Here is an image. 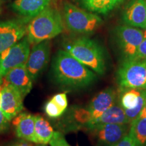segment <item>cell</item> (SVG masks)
Masks as SVG:
<instances>
[{
	"mask_svg": "<svg viewBox=\"0 0 146 146\" xmlns=\"http://www.w3.org/2000/svg\"><path fill=\"white\" fill-rule=\"evenodd\" d=\"M125 0H78L79 3L89 12L106 14L114 9Z\"/></svg>",
	"mask_w": 146,
	"mask_h": 146,
	"instance_id": "obj_20",
	"label": "cell"
},
{
	"mask_svg": "<svg viewBox=\"0 0 146 146\" xmlns=\"http://www.w3.org/2000/svg\"><path fill=\"white\" fill-rule=\"evenodd\" d=\"M1 110L11 121L23 110V99L21 93L12 85L3 82L0 85Z\"/></svg>",
	"mask_w": 146,
	"mask_h": 146,
	"instance_id": "obj_13",
	"label": "cell"
},
{
	"mask_svg": "<svg viewBox=\"0 0 146 146\" xmlns=\"http://www.w3.org/2000/svg\"><path fill=\"white\" fill-rule=\"evenodd\" d=\"M106 124L130 125L125 111L123 108L120 106L118 100L114 106L108 109L99 118L91 123V127L89 129H92L94 127H97V126L106 125Z\"/></svg>",
	"mask_w": 146,
	"mask_h": 146,
	"instance_id": "obj_19",
	"label": "cell"
},
{
	"mask_svg": "<svg viewBox=\"0 0 146 146\" xmlns=\"http://www.w3.org/2000/svg\"><path fill=\"white\" fill-rule=\"evenodd\" d=\"M3 81L15 87L23 98L31 92L34 82L27 70L25 64L12 69L5 75Z\"/></svg>",
	"mask_w": 146,
	"mask_h": 146,
	"instance_id": "obj_15",
	"label": "cell"
},
{
	"mask_svg": "<svg viewBox=\"0 0 146 146\" xmlns=\"http://www.w3.org/2000/svg\"><path fill=\"white\" fill-rule=\"evenodd\" d=\"M30 51L31 43L25 36L16 44L0 53V85L12 69L26 64Z\"/></svg>",
	"mask_w": 146,
	"mask_h": 146,
	"instance_id": "obj_6",
	"label": "cell"
},
{
	"mask_svg": "<svg viewBox=\"0 0 146 146\" xmlns=\"http://www.w3.org/2000/svg\"><path fill=\"white\" fill-rule=\"evenodd\" d=\"M0 12H1V3H0Z\"/></svg>",
	"mask_w": 146,
	"mask_h": 146,
	"instance_id": "obj_32",
	"label": "cell"
},
{
	"mask_svg": "<svg viewBox=\"0 0 146 146\" xmlns=\"http://www.w3.org/2000/svg\"><path fill=\"white\" fill-rule=\"evenodd\" d=\"M130 125L106 124L89 129L91 136L97 146H112L129 133Z\"/></svg>",
	"mask_w": 146,
	"mask_h": 146,
	"instance_id": "obj_11",
	"label": "cell"
},
{
	"mask_svg": "<svg viewBox=\"0 0 146 146\" xmlns=\"http://www.w3.org/2000/svg\"><path fill=\"white\" fill-rule=\"evenodd\" d=\"M0 110H1V94H0Z\"/></svg>",
	"mask_w": 146,
	"mask_h": 146,
	"instance_id": "obj_31",
	"label": "cell"
},
{
	"mask_svg": "<svg viewBox=\"0 0 146 146\" xmlns=\"http://www.w3.org/2000/svg\"><path fill=\"white\" fill-rule=\"evenodd\" d=\"M64 50L96 74H105L106 64L104 54L94 40L87 36L73 39L65 43Z\"/></svg>",
	"mask_w": 146,
	"mask_h": 146,
	"instance_id": "obj_3",
	"label": "cell"
},
{
	"mask_svg": "<svg viewBox=\"0 0 146 146\" xmlns=\"http://www.w3.org/2000/svg\"><path fill=\"white\" fill-rule=\"evenodd\" d=\"M135 58L146 60V29L143 30V39L138 47Z\"/></svg>",
	"mask_w": 146,
	"mask_h": 146,
	"instance_id": "obj_26",
	"label": "cell"
},
{
	"mask_svg": "<svg viewBox=\"0 0 146 146\" xmlns=\"http://www.w3.org/2000/svg\"><path fill=\"white\" fill-rule=\"evenodd\" d=\"M63 16L67 29L76 34L92 33L102 24V19L96 14L82 10L69 2L64 3Z\"/></svg>",
	"mask_w": 146,
	"mask_h": 146,
	"instance_id": "obj_4",
	"label": "cell"
},
{
	"mask_svg": "<svg viewBox=\"0 0 146 146\" xmlns=\"http://www.w3.org/2000/svg\"><path fill=\"white\" fill-rule=\"evenodd\" d=\"M63 30L64 21L61 14L50 5L31 20L26 36L31 45H35L56 37Z\"/></svg>",
	"mask_w": 146,
	"mask_h": 146,
	"instance_id": "obj_2",
	"label": "cell"
},
{
	"mask_svg": "<svg viewBox=\"0 0 146 146\" xmlns=\"http://www.w3.org/2000/svg\"><path fill=\"white\" fill-rule=\"evenodd\" d=\"M45 112L50 118H57L61 117L65 112L54 103L52 100L48 101L45 105Z\"/></svg>",
	"mask_w": 146,
	"mask_h": 146,
	"instance_id": "obj_23",
	"label": "cell"
},
{
	"mask_svg": "<svg viewBox=\"0 0 146 146\" xmlns=\"http://www.w3.org/2000/svg\"><path fill=\"white\" fill-rule=\"evenodd\" d=\"M125 25L146 29V0H132L123 15Z\"/></svg>",
	"mask_w": 146,
	"mask_h": 146,
	"instance_id": "obj_16",
	"label": "cell"
},
{
	"mask_svg": "<svg viewBox=\"0 0 146 146\" xmlns=\"http://www.w3.org/2000/svg\"><path fill=\"white\" fill-rule=\"evenodd\" d=\"M140 114H142V115H144V116H146V103H145V106H144L143 110H142V112H141V113Z\"/></svg>",
	"mask_w": 146,
	"mask_h": 146,
	"instance_id": "obj_29",
	"label": "cell"
},
{
	"mask_svg": "<svg viewBox=\"0 0 146 146\" xmlns=\"http://www.w3.org/2000/svg\"><path fill=\"white\" fill-rule=\"evenodd\" d=\"M55 131L50 123L41 116H35V143L47 145L54 135Z\"/></svg>",
	"mask_w": 146,
	"mask_h": 146,
	"instance_id": "obj_21",
	"label": "cell"
},
{
	"mask_svg": "<svg viewBox=\"0 0 146 146\" xmlns=\"http://www.w3.org/2000/svg\"><path fill=\"white\" fill-rule=\"evenodd\" d=\"M118 101L125 111L129 124L137 118L146 103V89H119Z\"/></svg>",
	"mask_w": 146,
	"mask_h": 146,
	"instance_id": "obj_9",
	"label": "cell"
},
{
	"mask_svg": "<svg viewBox=\"0 0 146 146\" xmlns=\"http://www.w3.org/2000/svg\"><path fill=\"white\" fill-rule=\"evenodd\" d=\"M58 124L60 132H76L90 129L92 116L87 108L74 106L64 113Z\"/></svg>",
	"mask_w": 146,
	"mask_h": 146,
	"instance_id": "obj_10",
	"label": "cell"
},
{
	"mask_svg": "<svg viewBox=\"0 0 146 146\" xmlns=\"http://www.w3.org/2000/svg\"><path fill=\"white\" fill-rule=\"evenodd\" d=\"M13 120L16 135L19 138L35 143V116L27 112L20 113Z\"/></svg>",
	"mask_w": 146,
	"mask_h": 146,
	"instance_id": "obj_18",
	"label": "cell"
},
{
	"mask_svg": "<svg viewBox=\"0 0 146 146\" xmlns=\"http://www.w3.org/2000/svg\"><path fill=\"white\" fill-rule=\"evenodd\" d=\"M14 146H31L28 145V144L26 143H19V144H16V145H14Z\"/></svg>",
	"mask_w": 146,
	"mask_h": 146,
	"instance_id": "obj_30",
	"label": "cell"
},
{
	"mask_svg": "<svg viewBox=\"0 0 146 146\" xmlns=\"http://www.w3.org/2000/svg\"><path fill=\"white\" fill-rule=\"evenodd\" d=\"M119 89H146V60L122 61L116 73Z\"/></svg>",
	"mask_w": 146,
	"mask_h": 146,
	"instance_id": "obj_5",
	"label": "cell"
},
{
	"mask_svg": "<svg viewBox=\"0 0 146 146\" xmlns=\"http://www.w3.org/2000/svg\"><path fill=\"white\" fill-rule=\"evenodd\" d=\"M112 146H138V145L132 137L128 133L120 141Z\"/></svg>",
	"mask_w": 146,
	"mask_h": 146,
	"instance_id": "obj_27",
	"label": "cell"
},
{
	"mask_svg": "<svg viewBox=\"0 0 146 146\" xmlns=\"http://www.w3.org/2000/svg\"><path fill=\"white\" fill-rule=\"evenodd\" d=\"M53 0H16L12 8L23 16L33 18L50 6Z\"/></svg>",
	"mask_w": 146,
	"mask_h": 146,
	"instance_id": "obj_17",
	"label": "cell"
},
{
	"mask_svg": "<svg viewBox=\"0 0 146 146\" xmlns=\"http://www.w3.org/2000/svg\"><path fill=\"white\" fill-rule=\"evenodd\" d=\"M129 134L138 146L146 145V116L140 114L130 124Z\"/></svg>",
	"mask_w": 146,
	"mask_h": 146,
	"instance_id": "obj_22",
	"label": "cell"
},
{
	"mask_svg": "<svg viewBox=\"0 0 146 146\" xmlns=\"http://www.w3.org/2000/svg\"><path fill=\"white\" fill-rule=\"evenodd\" d=\"M50 40L33 45L25 64L27 70L33 81H36L46 68L50 61Z\"/></svg>",
	"mask_w": 146,
	"mask_h": 146,
	"instance_id": "obj_12",
	"label": "cell"
},
{
	"mask_svg": "<svg viewBox=\"0 0 146 146\" xmlns=\"http://www.w3.org/2000/svg\"><path fill=\"white\" fill-rule=\"evenodd\" d=\"M56 104H57L62 110H63L64 112L66 110L68 107V99H67L66 94L65 93L62 94H58L52 97L51 99Z\"/></svg>",
	"mask_w": 146,
	"mask_h": 146,
	"instance_id": "obj_24",
	"label": "cell"
},
{
	"mask_svg": "<svg viewBox=\"0 0 146 146\" xmlns=\"http://www.w3.org/2000/svg\"><path fill=\"white\" fill-rule=\"evenodd\" d=\"M10 120L0 110V132H4L8 130L10 126Z\"/></svg>",
	"mask_w": 146,
	"mask_h": 146,
	"instance_id": "obj_28",
	"label": "cell"
},
{
	"mask_svg": "<svg viewBox=\"0 0 146 146\" xmlns=\"http://www.w3.org/2000/svg\"><path fill=\"white\" fill-rule=\"evenodd\" d=\"M49 144L50 146H70L60 131H55L54 135Z\"/></svg>",
	"mask_w": 146,
	"mask_h": 146,
	"instance_id": "obj_25",
	"label": "cell"
},
{
	"mask_svg": "<svg viewBox=\"0 0 146 146\" xmlns=\"http://www.w3.org/2000/svg\"><path fill=\"white\" fill-rule=\"evenodd\" d=\"M52 74L58 85L70 90L87 88L97 79L96 72L62 50L53 59Z\"/></svg>",
	"mask_w": 146,
	"mask_h": 146,
	"instance_id": "obj_1",
	"label": "cell"
},
{
	"mask_svg": "<svg viewBox=\"0 0 146 146\" xmlns=\"http://www.w3.org/2000/svg\"><path fill=\"white\" fill-rule=\"evenodd\" d=\"M31 18L0 22V53L13 46L27 35V26Z\"/></svg>",
	"mask_w": 146,
	"mask_h": 146,
	"instance_id": "obj_8",
	"label": "cell"
},
{
	"mask_svg": "<svg viewBox=\"0 0 146 146\" xmlns=\"http://www.w3.org/2000/svg\"><path fill=\"white\" fill-rule=\"evenodd\" d=\"M116 41L123 61L134 59L143 37V30L124 25L115 31Z\"/></svg>",
	"mask_w": 146,
	"mask_h": 146,
	"instance_id": "obj_7",
	"label": "cell"
},
{
	"mask_svg": "<svg viewBox=\"0 0 146 146\" xmlns=\"http://www.w3.org/2000/svg\"><path fill=\"white\" fill-rule=\"evenodd\" d=\"M118 96L117 91L112 87H108L100 91L91 100L87 108L92 116L91 123L116 104L118 100Z\"/></svg>",
	"mask_w": 146,
	"mask_h": 146,
	"instance_id": "obj_14",
	"label": "cell"
}]
</instances>
